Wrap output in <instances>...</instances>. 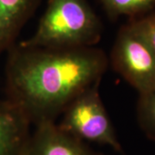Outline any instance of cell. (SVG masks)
Returning <instances> with one entry per match:
<instances>
[{
  "label": "cell",
  "instance_id": "5",
  "mask_svg": "<svg viewBox=\"0 0 155 155\" xmlns=\"http://www.w3.org/2000/svg\"><path fill=\"white\" fill-rule=\"evenodd\" d=\"M25 155H102L84 141L62 130L56 122L35 127Z\"/></svg>",
  "mask_w": 155,
  "mask_h": 155
},
{
  "label": "cell",
  "instance_id": "6",
  "mask_svg": "<svg viewBox=\"0 0 155 155\" xmlns=\"http://www.w3.org/2000/svg\"><path fill=\"white\" fill-rule=\"evenodd\" d=\"M31 124L9 101L0 99V155H25Z\"/></svg>",
  "mask_w": 155,
  "mask_h": 155
},
{
  "label": "cell",
  "instance_id": "3",
  "mask_svg": "<svg viewBox=\"0 0 155 155\" xmlns=\"http://www.w3.org/2000/svg\"><path fill=\"white\" fill-rule=\"evenodd\" d=\"M109 62L139 94L155 88V51L135 19L119 29Z\"/></svg>",
  "mask_w": 155,
  "mask_h": 155
},
{
  "label": "cell",
  "instance_id": "9",
  "mask_svg": "<svg viewBox=\"0 0 155 155\" xmlns=\"http://www.w3.org/2000/svg\"><path fill=\"white\" fill-rule=\"evenodd\" d=\"M136 116L139 126L146 137L155 142V88L139 94Z\"/></svg>",
  "mask_w": 155,
  "mask_h": 155
},
{
  "label": "cell",
  "instance_id": "1",
  "mask_svg": "<svg viewBox=\"0 0 155 155\" xmlns=\"http://www.w3.org/2000/svg\"><path fill=\"white\" fill-rule=\"evenodd\" d=\"M7 52L5 99L35 127L56 122L78 95L100 84L110 63L97 47L50 48L19 42Z\"/></svg>",
  "mask_w": 155,
  "mask_h": 155
},
{
  "label": "cell",
  "instance_id": "10",
  "mask_svg": "<svg viewBox=\"0 0 155 155\" xmlns=\"http://www.w3.org/2000/svg\"><path fill=\"white\" fill-rule=\"evenodd\" d=\"M155 51V12L135 19Z\"/></svg>",
  "mask_w": 155,
  "mask_h": 155
},
{
  "label": "cell",
  "instance_id": "4",
  "mask_svg": "<svg viewBox=\"0 0 155 155\" xmlns=\"http://www.w3.org/2000/svg\"><path fill=\"white\" fill-rule=\"evenodd\" d=\"M99 84H95L78 95L62 113L61 122L57 124L62 130L84 142L108 146L124 155L101 99Z\"/></svg>",
  "mask_w": 155,
  "mask_h": 155
},
{
  "label": "cell",
  "instance_id": "8",
  "mask_svg": "<svg viewBox=\"0 0 155 155\" xmlns=\"http://www.w3.org/2000/svg\"><path fill=\"white\" fill-rule=\"evenodd\" d=\"M111 20L120 17L137 19L153 12L155 0H99Z\"/></svg>",
  "mask_w": 155,
  "mask_h": 155
},
{
  "label": "cell",
  "instance_id": "7",
  "mask_svg": "<svg viewBox=\"0 0 155 155\" xmlns=\"http://www.w3.org/2000/svg\"><path fill=\"white\" fill-rule=\"evenodd\" d=\"M41 0H0V54L16 43Z\"/></svg>",
  "mask_w": 155,
  "mask_h": 155
},
{
  "label": "cell",
  "instance_id": "2",
  "mask_svg": "<svg viewBox=\"0 0 155 155\" xmlns=\"http://www.w3.org/2000/svg\"><path fill=\"white\" fill-rule=\"evenodd\" d=\"M102 33V22L86 0H48L35 32L21 43L50 48L96 47Z\"/></svg>",
  "mask_w": 155,
  "mask_h": 155
}]
</instances>
